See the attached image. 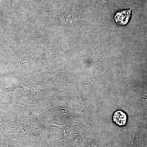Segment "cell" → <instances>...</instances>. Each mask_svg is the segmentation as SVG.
Here are the masks:
<instances>
[{"label": "cell", "instance_id": "1", "mask_svg": "<svg viewBox=\"0 0 147 147\" xmlns=\"http://www.w3.org/2000/svg\"><path fill=\"white\" fill-rule=\"evenodd\" d=\"M131 9L122 11L116 13L115 16L116 23L122 26L126 25L131 17Z\"/></svg>", "mask_w": 147, "mask_h": 147}, {"label": "cell", "instance_id": "2", "mask_svg": "<svg viewBox=\"0 0 147 147\" xmlns=\"http://www.w3.org/2000/svg\"><path fill=\"white\" fill-rule=\"evenodd\" d=\"M113 120L116 123L119 125H125L126 121V115L121 111H117L113 115Z\"/></svg>", "mask_w": 147, "mask_h": 147}]
</instances>
